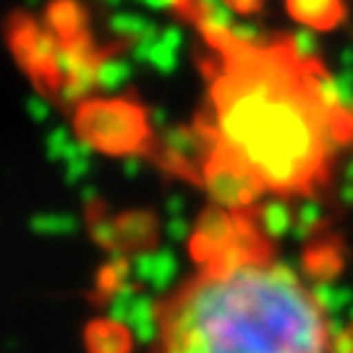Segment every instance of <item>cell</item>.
<instances>
[{"mask_svg": "<svg viewBox=\"0 0 353 353\" xmlns=\"http://www.w3.org/2000/svg\"><path fill=\"white\" fill-rule=\"evenodd\" d=\"M189 249V272L154 306L150 353H343L314 285L243 207L210 210Z\"/></svg>", "mask_w": 353, "mask_h": 353, "instance_id": "cell-1", "label": "cell"}, {"mask_svg": "<svg viewBox=\"0 0 353 353\" xmlns=\"http://www.w3.org/2000/svg\"><path fill=\"white\" fill-rule=\"evenodd\" d=\"M296 52H278L275 68H252V50L223 48V71L212 87L214 123L210 168L233 176L252 194L309 191L327 170L332 147L345 139L338 100L316 81L309 61L285 65Z\"/></svg>", "mask_w": 353, "mask_h": 353, "instance_id": "cell-2", "label": "cell"}]
</instances>
